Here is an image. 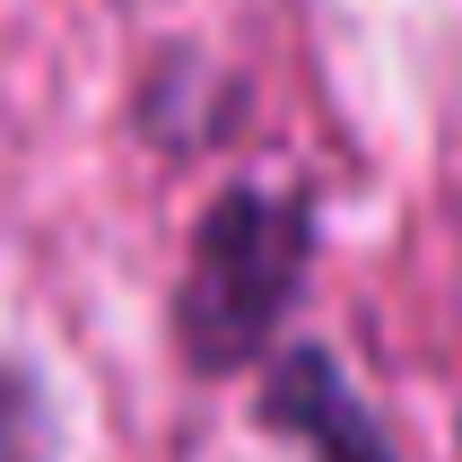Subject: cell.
<instances>
[{"label": "cell", "mask_w": 462, "mask_h": 462, "mask_svg": "<svg viewBox=\"0 0 462 462\" xmlns=\"http://www.w3.org/2000/svg\"><path fill=\"white\" fill-rule=\"evenodd\" d=\"M262 419L280 428V437H306L314 462H393L384 437H375V419L349 402V384L332 375L323 349H288L271 393H262Z\"/></svg>", "instance_id": "cell-2"}, {"label": "cell", "mask_w": 462, "mask_h": 462, "mask_svg": "<svg viewBox=\"0 0 462 462\" xmlns=\"http://www.w3.org/2000/svg\"><path fill=\"white\" fill-rule=\"evenodd\" d=\"M297 271H306V209L280 192H218L201 236H192V271L175 297L183 358L201 375L262 358L288 297H297Z\"/></svg>", "instance_id": "cell-1"}]
</instances>
